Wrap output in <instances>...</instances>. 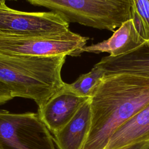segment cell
<instances>
[{"instance_id":"30bf717a","label":"cell","mask_w":149,"mask_h":149,"mask_svg":"<svg viewBox=\"0 0 149 149\" xmlns=\"http://www.w3.org/2000/svg\"><path fill=\"white\" fill-rule=\"evenodd\" d=\"M145 42L146 41L136 31L132 19H130L123 23L109 38L96 44L84 47L81 49V53L100 54L106 52L110 56H116L133 51Z\"/></svg>"},{"instance_id":"9c48e42d","label":"cell","mask_w":149,"mask_h":149,"mask_svg":"<svg viewBox=\"0 0 149 149\" xmlns=\"http://www.w3.org/2000/svg\"><path fill=\"white\" fill-rule=\"evenodd\" d=\"M91 125L90 100L88 98L72 119L54 134V141L58 149H82Z\"/></svg>"},{"instance_id":"52a82bcc","label":"cell","mask_w":149,"mask_h":149,"mask_svg":"<svg viewBox=\"0 0 149 149\" xmlns=\"http://www.w3.org/2000/svg\"><path fill=\"white\" fill-rule=\"evenodd\" d=\"M88 98L76 95L63 85L41 108H38L37 113L50 132L54 134L72 119Z\"/></svg>"},{"instance_id":"7a4b0ae2","label":"cell","mask_w":149,"mask_h":149,"mask_svg":"<svg viewBox=\"0 0 149 149\" xmlns=\"http://www.w3.org/2000/svg\"><path fill=\"white\" fill-rule=\"evenodd\" d=\"M66 56L0 54V81L13 98L33 100L40 108L64 85L61 72Z\"/></svg>"},{"instance_id":"ba28073f","label":"cell","mask_w":149,"mask_h":149,"mask_svg":"<svg viewBox=\"0 0 149 149\" xmlns=\"http://www.w3.org/2000/svg\"><path fill=\"white\" fill-rule=\"evenodd\" d=\"M95 65L106 75L127 73L149 78V41L126 54L104 56Z\"/></svg>"},{"instance_id":"5bb4252c","label":"cell","mask_w":149,"mask_h":149,"mask_svg":"<svg viewBox=\"0 0 149 149\" xmlns=\"http://www.w3.org/2000/svg\"><path fill=\"white\" fill-rule=\"evenodd\" d=\"M134 7L149 28V0H133Z\"/></svg>"},{"instance_id":"6da1fadb","label":"cell","mask_w":149,"mask_h":149,"mask_svg":"<svg viewBox=\"0 0 149 149\" xmlns=\"http://www.w3.org/2000/svg\"><path fill=\"white\" fill-rule=\"evenodd\" d=\"M90 100L91 125L82 149H105L114 132L149 104V78L106 75Z\"/></svg>"},{"instance_id":"277c9868","label":"cell","mask_w":149,"mask_h":149,"mask_svg":"<svg viewBox=\"0 0 149 149\" xmlns=\"http://www.w3.org/2000/svg\"><path fill=\"white\" fill-rule=\"evenodd\" d=\"M0 149H55L51 133L38 113L0 109Z\"/></svg>"},{"instance_id":"e0dca14e","label":"cell","mask_w":149,"mask_h":149,"mask_svg":"<svg viewBox=\"0 0 149 149\" xmlns=\"http://www.w3.org/2000/svg\"><path fill=\"white\" fill-rule=\"evenodd\" d=\"M6 0H0L1 2H5Z\"/></svg>"},{"instance_id":"3957f363","label":"cell","mask_w":149,"mask_h":149,"mask_svg":"<svg viewBox=\"0 0 149 149\" xmlns=\"http://www.w3.org/2000/svg\"><path fill=\"white\" fill-rule=\"evenodd\" d=\"M51 9L69 23L115 31L131 19L133 0H27Z\"/></svg>"},{"instance_id":"9a60e30c","label":"cell","mask_w":149,"mask_h":149,"mask_svg":"<svg viewBox=\"0 0 149 149\" xmlns=\"http://www.w3.org/2000/svg\"><path fill=\"white\" fill-rule=\"evenodd\" d=\"M13 98L9 88L0 81V105L6 103Z\"/></svg>"},{"instance_id":"7c38bea8","label":"cell","mask_w":149,"mask_h":149,"mask_svg":"<svg viewBox=\"0 0 149 149\" xmlns=\"http://www.w3.org/2000/svg\"><path fill=\"white\" fill-rule=\"evenodd\" d=\"M106 76L105 72L95 65L88 73L83 74L73 83H65L64 86L76 95L91 98Z\"/></svg>"},{"instance_id":"2e32d148","label":"cell","mask_w":149,"mask_h":149,"mask_svg":"<svg viewBox=\"0 0 149 149\" xmlns=\"http://www.w3.org/2000/svg\"><path fill=\"white\" fill-rule=\"evenodd\" d=\"M121 149H149V141L134 143Z\"/></svg>"},{"instance_id":"8fae6325","label":"cell","mask_w":149,"mask_h":149,"mask_svg":"<svg viewBox=\"0 0 149 149\" xmlns=\"http://www.w3.org/2000/svg\"><path fill=\"white\" fill-rule=\"evenodd\" d=\"M145 141H149V104L114 132L105 149H121Z\"/></svg>"},{"instance_id":"5b68a950","label":"cell","mask_w":149,"mask_h":149,"mask_svg":"<svg viewBox=\"0 0 149 149\" xmlns=\"http://www.w3.org/2000/svg\"><path fill=\"white\" fill-rule=\"evenodd\" d=\"M89 38L69 31L27 37L0 36V54L34 56H77Z\"/></svg>"},{"instance_id":"4fadbf2b","label":"cell","mask_w":149,"mask_h":149,"mask_svg":"<svg viewBox=\"0 0 149 149\" xmlns=\"http://www.w3.org/2000/svg\"><path fill=\"white\" fill-rule=\"evenodd\" d=\"M131 19H132L134 27L140 36L145 41H149V28L144 20L137 13L134 6L132 11Z\"/></svg>"},{"instance_id":"8992f818","label":"cell","mask_w":149,"mask_h":149,"mask_svg":"<svg viewBox=\"0 0 149 149\" xmlns=\"http://www.w3.org/2000/svg\"><path fill=\"white\" fill-rule=\"evenodd\" d=\"M69 23L51 12H27L8 7L0 1V36L27 37L62 34L69 31Z\"/></svg>"}]
</instances>
